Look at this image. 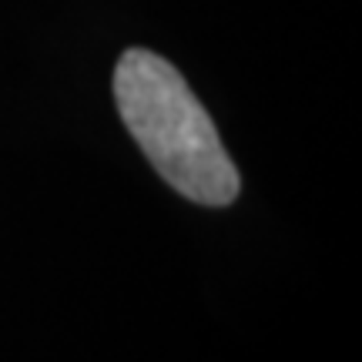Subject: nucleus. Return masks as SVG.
Instances as JSON below:
<instances>
[{"label":"nucleus","instance_id":"obj_1","mask_svg":"<svg viewBox=\"0 0 362 362\" xmlns=\"http://www.w3.org/2000/svg\"><path fill=\"white\" fill-rule=\"evenodd\" d=\"M115 101L131 138L175 192L198 205H232L242 188L238 171L208 111L165 57L141 47L124 54Z\"/></svg>","mask_w":362,"mask_h":362}]
</instances>
